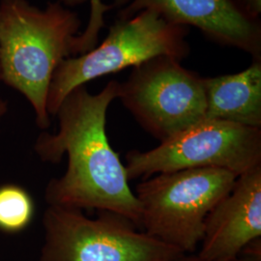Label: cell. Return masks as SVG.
Masks as SVG:
<instances>
[{"label":"cell","mask_w":261,"mask_h":261,"mask_svg":"<svg viewBox=\"0 0 261 261\" xmlns=\"http://www.w3.org/2000/svg\"><path fill=\"white\" fill-rule=\"evenodd\" d=\"M119 86L112 81L98 94L90 93L85 85L74 89L56 112L58 132L42 133L34 151L50 164H59L64 155L68 157L65 173L51 179L46 187L48 205L110 211L126 217L140 228L139 200L106 130L108 109L118 98Z\"/></svg>","instance_id":"obj_1"},{"label":"cell","mask_w":261,"mask_h":261,"mask_svg":"<svg viewBox=\"0 0 261 261\" xmlns=\"http://www.w3.org/2000/svg\"><path fill=\"white\" fill-rule=\"evenodd\" d=\"M81 20L60 2L45 10L25 0H1L0 81L22 94L39 128L50 125L47 93L58 64L72 55Z\"/></svg>","instance_id":"obj_2"},{"label":"cell","mask_w":261,"mask_h":261,"mask_svg":"<svg viewBox=\"0 0 261 261\" xmlns=\"http://www.w3.org/2000/svg\"><path fill=\"white\" fill-rule=\"evenodd\" d=\"M237 177L220 168H194L144 179L135 194L140 228L184 253L196 252L207 216L232 190Z\"/></svg>","instance_id":"obj_3"},{"label":"cell","mask_w":261,"mask_h":261,"mask_svg":"<svg viewBox=\"0 0 261 261\" xmlns=\"http://www.w3.org/2000/svg\"><path fill=\"white\" fill-rule=\"evenodd\" d=\"M188 33V27L170 22L151 10L119 19L101 46L58 64L47 93L48 114L56 115L69 94L92 80L137 67L158 56L180 61L190 51L185 40Z\"/></svg>","instance_id":"obj_4"},{"label":"cell","mask_w":261,"mask_h":261,"mask_svg":"<svg viewBox=\"0 0 261 261\" xmlns=\"http://www.w3.org/2000/svg\"><path fill=\"white\" fill-rule=\"evenodd\" d=\"M98 212L91 219L81 209L48 205L39 261H170L184 253L139 231L124 216Z\"/></svg>","instance_id":"obj_5"},{"label":"cell","mask_w":261,"mask_h":261,"mask_svg":"<svg viewBox=\"0 0 261 261\" xmlns=\"http://www.w3.org/2000/svg\"><path fill=\"white\" fill-rule=\"evenodd\" d=\"M129 181L194 168H220L240 176L261 167V128L204 119L153 149L126 156Z\"/></svg>","instance_id":"obj_6"},{"label":"cell","mask_w":261,"mask_h":261,"mask_svg":"<svg viewBox=\"0 0 261 261\" xmlns=\"http://www.w3.org/2000/svg\"><path fill=\"white\" fill-rule=\"evenodd\" d=\"M124 107L140 126L161 142L205 119L203 77L158 56L134 67L119 86Z\"/></svg>","instance_id":"obj_7"},{"label":"cell","mask_w":261,"mask_h":261,"mask_svg":"<svg viewBox=\"0 0 261 261\" xmlns=\"http://www.w3.org/2000/svg\"><path fill=\"white\" fill-rule=\"evenodd\" d=\"M119 19L151 10L170 22L198 28L216 43L237 47L261 61V25L237 0H115Z\"/></svg>","instance_id":"obj_8"},{"label":"cell","mask_w":261,"mask_h":261,"mask_svg":"<svg viewBox=\"0 0 261 261\" xmlns=\"http://www.w3.org/2000/svg\"><path fill=\"white\" fill-rule=\"evenodd\" d=\"M260 237L259 167L238 176L232 190L207 216L197 255L207 260H231Z\"/></svg>","instance_id":"obj_9"},{"label":"cell","mask_w":261,"mask_h":261,"mask_svg":"<svg viewBox=\"0 0 261 261\" xmlns=\"http://www.w3.org/2000/svg\"><path fill=\"white\" fill-rule=\"evenodd\" d=\"M205 119L261 128V61L238 74L203 77Z\"/></svg>","instance_id":"obj_10"},{"label":"cell","mask_w":261,"mask_h":261,"mask_svg":"<svg viewBox=\"0 0 261 261\" xmlns=\"http://www.w3.org/2000/svg\"><path fill=\"white\" fill-rule=\"evenodd\" d=\"M35 203L28 191L16 184L0 186V231L19 233L31 224Z\"/></svg>","instance_id":"obj_11"},{"label":"cell","mask_w":261,"mask_h":261,"mask_svg":"<svg viewBox=\"0 0 261 261\" xmlns=\"http://www.w3.org/2000/svg\"><path fill=\"white\" fill-rule=\"evenodd\" d=\"M85 1L86 0H60V2L67 6H75ZM90 5L91 12L87 28L80 35L75 36L73 43L72 55L74 56L84 55L96 47L99 32L105 25L103 14L108 10L112 9V6L103 4L101 0H90Z\"/></svg>","instance_id":"obj_12"},{"label":"cell","mask_w":261,"mask_h":261,"mask_svg":"<svg viewBox=\"0 0 261 261\" xmlns=\"http://www.w3.org/2000/svg\"><path fill=\"white\" fill-rule=\"evenodd\" d=\"M170 261H217V260H207L203 259L201 257H199L197 254H188V253H183L181 255H179L176 258L172 259ZM226 261H261V258L258 257H254V256H250V255H246V254H240L238 257L231 259V260Z\"/></svg>","instance_id":"obj_13"},{"label":"cell","mask_w":261,"mask_h":261,"mask_svg":"<svg viewBox=\"0 0 261 261\" xmlns=\"http://www.w3.org/2000/svg\"><path fill=\"white\" fill-rule=\"evenodd\" d=\"M8 112V105L3 101V100H0V121L2 120V118L5 116V114Z\"/></svg>","instance_id":"obj_14"}]
</instances>
